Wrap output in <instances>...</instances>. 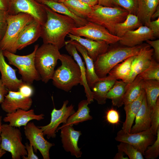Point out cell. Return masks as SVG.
Wrapping results in <instances>:
<instances>
[{"label": "cell", "instance_id": "1", "mask_svg": "<svg viewBox=\"0 0 159 159\" xmlns=\"http://www.w3.org/2000/svg\"><path fill=\"white\" fill-rule=\"evenodd\" d=\"M47 20L42 26L41 35L43 43L51 44L59 50L65 45V37L77 27L71 17L57 13L45 5Z\"/></svg>", "mask_w": 159, "mask_h": 159}, {"label": "cell", "instance_id": "2", "mask_svg": "<svg viewBox=\"0 0 159 159\" xmlns=\"http://www.w3.org/2000/svg\"><path fill=\"white\" fill-rule=\"evenodd\" d=\"M147 44L142 43L133 47H118L109 49L99 56L94 62L95 72L99 78L106 77L116 65L132 56L137 55Z\"/></svg>", "mask_w": 159, "mask_h": 159}, {"label": "cell", "instance_id": "3", "mask_svg": "<svg viewBox=\"0 0 159 159\" xmlns=\"http://www.w3.org/2000/svg\"><path fill=\"white\" fill-rule=\"evenodd\" d=\"M59 60L62 64L55 70L52 78L53 85L66 92L79 84L81 85L80 70L74 60L66 54H61Z\"/></svg>", "mask_w": 159, "mask_h": 159}, {"label": "cell", "instance_id": "4", "mask_svg": "<svg viewBox=\"0 0 159 159\" xmlns=\"http://www.w3.org/2000/svg\"><path fill=\"white\" fill-rule=\"evenodd\" d=\"M55 46L43 43L37 49L34 57L36 69L41 80L46 83L52 79L57 61L61 54Z\"/></svg>", "mask_w": 159, "mask_h": 159}, {"label": "cell", "instance_id": "5", "mask_svg": "<svg viewBox=\"0 0 159 159\" xmlns=\"http://www.w3.org/2000/svg\"><path fill=\"white\" fill-rule=\"evenodd\" d=\"M92 7V11L86 19L105 27L114 35L115 25L123 21L129 13L125 9L116 6H105L97 4Z\"/></svg>", "mask_w": 159, "mask_h": 159}, {"label": "cell", "instance_id": "6", "mask_svg": "<svg viewBox=\"0 0 159 159\" xmlns=\"http://www.w3.org/2000/svg\"><path fill=\"white\" fill-rule=\"evenodd\" d=\"M39 45H35L33 51L24 56L15 54L7 51H3V54L7 59L9 64L13 65L18 69L22 80L27 84L31 85L34 81L41 80L34 64V57Z\"/></svg>", "mask_w": 159, "mask_h": 159}, {"label": "cell", "instance_id": "7", "mask_svg": "<svg viewBox=\"0 0 159 159\" xmlns=\"http://www.w3.org/2000/svg\"><path fill=\"white\" fill-rule=\"evenodd\" d=\"M34 19L29 14L20 13L15 15L8 14L7 26L5 35L0 41V49L11 52L20 33L24 28Z\"/></svg>", "mask_w": 159, "mask_h": 159}, {"label": "cell", "instance_id": "8", "mask_svg": "<svg viewBox=\"0 0 159 159\" xmlns=\"http://www.w3.org/2000/svg\"><path fill=\"white\" fill-rule=\"evenodd\" d=\"M0 146L9 152L12 159H20L27 155L25 145L22 143L20 130L9 124H2Z\"/></svg>", "mask_w": 159, "mask_h": 159}, {"label": "cell", "instance_id": "9", "mask_svg": "<svg viewBox=\"0 0 159 159\" xmlns=\"http://www.w3.org/2000/svg\"><path fill=\"white\" fill-rule=\"evenodd\" d=\"M7 12L11 15L20 13L27 14L41 26L44 24L47 19L45 5L35 0H9Z\"/></svg>", "mask_w": 159, "mask_h": 159}, {"label": "cell", "instance_id": "10", "mask_svg": "<svg viewBox=\"0 0 159 159\" xmlns=\"http://www.w3.org/2000/svg\"><path fill=\"white\" fill-rule=\"evenodd\" d=\"M70 33L95 41H104L109 44H115L121 39V37L111 34L105 27L89 21L84 26L73 29Z\"/></svg>", "mask_w": 159, "mask_h": 159}, {"label": "cell", "instance_id": "11", "mask_svg": "<svg viewBox=\"0 0 159 159\" xmlns=\"http://www.w3.org/2000/svg\"><path fill=\"white\" fill-rule=\"evenodd\" d=\"M156 138V136L150 129L135 133L126 132L121 129L117 132L115 139L119 142L131 144L144 156L147 148L153 143Z\"/></svg>", "mask_w": 159, "mask_h": 159}, {"label": "cell", "instance_id": "12", "mask_svg": "<svg viewBox=\"0 0 159 159\" xmlns=\"http://www.w3.org/2000/svg\"><path fill=\"white\" fill-rule=\"evenodd\" d=\"M24 133L29 144L33 147L34 151H39L44 159H49V151L54 145L45 139L41 129L36 126L33 122H29L24 126Z\"/></svg>", "mask_w": 159, "mask_h": 159}, {"label": "cell", "instance_id": "13", "mask_svg": "<svg viewBox=\"0 0 159 159\" xmlns=\"http://www.w3.org/2000/svg\"><path fill=\"white\" fill-rule=\"evenodd\" d=\"M68 102V100L64 101L62 107L59 110L54 108L51 113L49 123L44 126H38L48 139L55 138L56 132L59 125L66 123L68 117L75 112L72 104L67 107Z\"/></svg>", "mask_w": 159, "mask_h": 159}, {"label": "cell", "instance_id": "14", "mask_svg": "<svg viewBox=\"0 0 159 159\" xmlns=\"http://www.w3.org/2000/svg\"><path fill=\"white\" fill-rule=\"evenodd\" d=\"M72 126L62 125L58 127L56 132L61 130L62 147L65 151L70 152L72 155L79 158L81 157L82 153L78 147V143L82 133L80 131L75 130Z\"/></svg>", "mask_w": 159, "mask_h": 159}, {"label": "cell", "instance_id": "15", "mask_svg": "<svg viewBox=\"0 0 159 159\" xmlns=\"http://www.w3.org/2000/svg\"><path fill=\"white\" fill-rule=\"evenodd\" d=\"M42 26L34 19L23 29L11 50L15 53L35 42L41 35Z\"/></svg>", "mask_w": 159, "mask_h": 159}, {"label": "cell", "instance_id": "16", "mask_svg": "<svg viewBox=\"0 0 159 159\" xmlns=\"http://www.w3.org/2000/svg\"><path fill=\"white\" fill-rule=\"evenodd\" d=\"M154 54L153 49L149 44L143 47L136 55L132 62L128 77L124 82H131L136 77L146 69L150 64Z\"/></svg>", "mask_w": 159, "mask_h": 159}, {"label": "cell", "instance_id": "17", "mask_svg": "<svg viewBox=\"0 0 159 159\" xmlns=\"http://www.w3.org/2000/svg\"><path fill=\"white\" fill-rule=\"evenodd\" d=\"M32 102L30 97L24 96L18 91H9L1 104V107L7 113L14 112L19 109L27 110L31 108Z\"/></svg>", "mask_w": 159, "mask_h": 159}, {"label": "cell", "instance_id": "18", "mask_svg": "<svg viewBox=\"0 0 159 159\" xmlns=\"http://www.w3.org/2000/svg\"><path fill=\"white\" fill-rule=\"evenodd\" d=\"M155 38L152 30L146 26L127 32L119 41L122 45L133 47L140 45L145 41L153 40Z\"/></svg>", "mask_w": 159, "mask_h": 159}, {"label": "cell", "instance_id": "19", "mask_svg": "<svg viewBox=\"0 0 159 159\" xmlns=\"http://www.w3.org/2000/svg\"><path fill=\"white\" fill-rule=\"evenodd\" d=\"M16 70L12 68L6 62L3 51L0 49L1 79L3 84L8 91H18L19 88L25 83L21 79H19L17 78Z\"/></svg>", "mask_w": 159, "mask_h": 159}, {"label": "cell", "instance_id": "20", "mask_svg": "<svg viewBox=\"0 0 159 159\" xmlns=\"http://www.w3.org/2000/svg\"><path fill=\"white\" fill-rule=\"evenodd\" d=\"M44 116L43 114H36L33 109L26 110L19 109L14 112L7 113L3 120L9 122L10 126L19 128L26 126L31 120H41L44 118Z\"/></svg>", "mask_w": 159, "mask_h": 159}, {"label": "cell", "instance_id": "21", "mask_svg": "<svg viewBox=\"0 0 159 159\" xmlns=\"http://www.w3.org/2000/svg\"><path fill=\"white\" fill-rule=\"evenodd\" d=\"M70 41H75L83 46L87 50L90 57L94 62L98 57L106 52L109 44L104 41H97L76 36L69 33L67 35Z\"/></svg>", "mask_w": 159, "mask_h": 159}, {"label": "cell", "instance_id": "22", "mask_svg": "<svg viewBox=\"0 0 159 159\" xmlns=\"http://www.w3.org/2000/svg\"><path fill=\"white\" fill-rule=\"evenodd\" d=\"M152 112L148 107L145 94L140 108L135 118V123L132 126L130 133H135L147 130L151 126Z\"/></svg>", "mask_w": 159, "mask_h": 159}, {"label": "cell", "instance_id": "23", "mask_svg": "<svg viewBox=\"0 0 159 159\" xmlns=\"http://www.w3.org/2000/svg\"><path fill=\"white\" fill-rule=\"evenodd\" d=\"M68 43H71L75 46L77 51L81 54L84 59L86 66V79L88 86L91 89L100 78L95 72L94 61L89 56L86 49L78 42L69 40L65 41V44Z\"/></svg>", "mask_w": 159, "mask_h": 159}, {"label": "cell", "instance_id": "24", "mask_svg": "<svg viewBox=\"0 0 159 159\" xmlns=\"http://www.w3.org/2000/svg\"><path fill=\"white\" fill-rule=\"evenodd\" d=\"M65 48L69 54L72 56L74 59L78 64L81 72L82 82L81 85L83 86L86 94V96L89 104L94 101L92 92L88 86L86 78V70L85 62L78 53L75 46L73 44L68 43L65 44Z\"/></svg>", "mask_w": 159, "mask_h": 159}, {"label": "cell", "instance_id": "25", "mask_svg": "<svg viewBox=\"0 0 159 159\" xmlns=\"http://www.w3.org/2000/svg\"><path fill=\"white\" fill-rule=\"evenodd\" d=\"M136 55L130 57L121 63L117 64L110 71L106 77L100 79L107 80H121L124 81L130 74L132 63Z\"/></svg>", "mask_w": 159, "mask_h": 159}, {"label": "cell", "instance_id": "26", "mask_svg": "<svg viewBox=\"0 0 159 159\" xmlns=\"http://www.w3.org/2000/svg\"><path fill=\"white\" fill-rule=\"evenodd\" d=\"M145 94L144 89L136 99L128 104L124 105L126 118L123 124L122 129L125 132L130 133L135 116L141 106Z\"/></svg>", "mask_w": 159, "mask_h": 159}, {"label": "cell", "instance_id": "27", "mask_svg": "<svg viewBox=\"0 0 159 159\" xmlns=\"http://www.w3.org/2000/svg\"><path fill=\"white\" fill-rule=\"evenodd\" d=\"M137 16L142 24L148 26L152 15L159 6V0H137Z\"/></svg>", "mask_w": 159, "mask_h": 159}, {"label": "cell", "instance_id": "28", "mask_svg": "<svg viewBox=\"0 0 159 159\" xmlns=\"http://www.w3.org/2000/svg\"><path fill=\"white\" fill-rule=\"evenodd\" d=\"M40 3L47 6L57 13L71 17L74 21L77 27L84 26L88 21L86 19L76 16L67 8L63 2H59L49 0H43L40 2Z\"/></svg>", "mask_w": 159, "mask_h": 159}, {"label": "cell", "instance_id": "29", "mask_svg": "<svg viewBox=\"0 0 159 159\" xmlns=\"http://www.w3.org/2000/svg\"><path fill=\"white\" fill-rule=\"evenodd\" d=\"M89 104L87 100L81 101L78 105L77 111L68 117L63 125H77L80 122L92 120V117L90 114V108L88 106Z\"/></svg>", "mask_w": 159, "mask_h": 159}, {"label": "cell", "instance_id": "30", "mask_svg": "<svg viewBox=\"0 0 159 159\" xmlns=\"http://www.w3.org/2000/svg\"><path fill=\"white\" fill-rule=\"evenodd\" d=\"M115 81L102 80L99 78L91 88L94 100L98 104L103 105L106 103L107 95Z\"/></svg>", "mask_w": 159, "mask_h": 159}, {"label": "cell", "instance_id": "31", "mask_svg": "<svg viewBox=\"0 0 159 159\" xmlns=\"http://www.w3.org/2000/svg\"><path fill=\"white\" fill-rule=\"evenodd\" d=\"M142 25L137 16L129 13L123 21L115 25V35L121 37L127 31L135 29Z\"/></svg>", "mask_w": 159, "mask_h": 159}, {"label": "cell", "instance_id": "32", "mask_svg": "<svg viewBox=\"0 0 159 159\" xmlns=\"http://www.w3.org/2000/svg\"><path fill=\"white\" fill-rule=\"evenodd\" d=\"M127 83L116 80L107 95V98L111 100L112 105L118 107L124 105L125 87Z\"/></svg>", "mask_w": 159, "mask_h": 159}, {"label": "cell", "instance_id": "33", "mask_svg": "<svg viewBox=\"0 0 159 159\" xmlns=\"http://www.w3.org/2000/svg\"><path fill=\"white\" fill-rule=\"evenodd\" d=\"M143 87L145 92L148 105L152 111L159 98V81L143 80Z\"/></svg>", "mask_w": 159, "mask_h": 159}, {"label": "cell", "instance_id": "34", "mask_svg": "<svg viewBox=\"0 0 159 159\" xmlns=\"http://www.w3.org/2000/svg\"><path fill=\"white\" fill-rule=\"evenodd\" d=\"M143 80L137 76L131 83L127 84L124 98V105H127L138 98L143 90Z\"/></svg>", "mask_w": 159, "mask_h": 159}, {"label": "cell", "instance_id": "35", "mask_svg": "<svg viewBox=\"0 0 159 159\" xmlns=\"http://www.w3.org/2000/svg\"><path fill=\"white\" fill-rule=\"evenodd\" d=\"M65 6L76 16L86 19L92 10V6L78 0H65Z\"/></svg>", "mask_w": 159, "mask_h": 159}, {"label": "cell", "instance_id": "36", "mask_svg": "<svg viewBox=\"0 0 159 159\" xmlns=\"http://www.w3.org/2000/svg\"><path fill=\"white\" fill-rule=\"evenodd\" d=\"M143 80H155L159 81V64L153 58L149 66L137 75Z\"/></svg>", "mask_w": 159, "mask_h": 159}, {"label": "cell", "instance_id": "37", "mask_svg": "<svg viewBox=\"0 0 159 159\" xmlns=\"http://www.w3.org/2000/svg\"><path fill=\"white\" fill-rule=\"evenodd\" d=\"M118 150L127 155L130 159H144L143 155L132 145L127 143L120 142L117 146Z\"/></svg>", "mask_w": 159, "mask_h": 159}, {"label": "cell", "instance_id": "38", "mask_svg": "<svg viewBox=\"0 0 159 159\" xmlns=\"http://www.w3.org/2000/svg\"><path fill=\"white\" fill-rule=\"evenodd\" d=\"M114 4L119 6L129 13L137 16L138 11L137 0H113Z\"/></svg>", "mask_w": 159, "mask_h": 159}, {"label": "cell", "instance_id": "39", "mask_svg": "<svg viewBox=\"0 0 159 159\" xmlns=\"http://www.w3.org/2000/svg\"><path fill=\"white\" fill-rule=\"evenodd\" d=\"M159 129V98L153 107L151 116V126L150 130L152 133L156 136Z\"/></svg>", "mask_w": 159, "mask_h": 159}, {"label": "cell", "instance_id": "40", "mask_svg": "<svg viewBox=\"0 0 159 159\" xmlns=\"http://www.w3.org/2000/svg\"><path fill=\"white\" fill-rule=\"evenodd\" d=\"M159 155V129L158 130L156 140L147 148L144 156L146 159H155Z\"/></svg>", "mask_w": 159, "mask_h": 159}, {"label": "cell", "instance_id": "41", "mask_svg": "<svg viewBox=\"0 0 159 159\" xmlns=\"http://www.w3.org/2000/svg\"><path fill=\"white\" fill-rule=\"evenodd\" d=\"M7 11L0 10V41L4 37L7 26Z\"/></svg>", "mask_w": 159, "mask_h": 159}, {"label": "cell", "instance_id": "42", "mask_svg": "<svg viewBox=\"0 0 159 159\" xmlns=\"http://www.w3.org/2000/svg\"><path fill=\"white\" fill-rule=\"evenodd\" d=\"M106 119L109 123L115 125L117 124L120 120V115L118 112L113 109L109 110L106 113Z\"/></svg>", "mask_w": 159, "mask_h": 159}, {"label": "cell", "instance_id": "43", "mask_svg": "<svg viewBox=\"0 0 159 159\" xmlns=\"http://www.w3.org/2000/svg\"><path fill=\"white\" fill-rule=\"evenodd\" d=\"M18 91L24 96L28 97H30L33 93V89L30 85L26 83L19 88Z\"/></svg>", "mask_w": 159, "mask_h": 159}, {"label": "cell", "instance_id": "44", "mask_svg": "<svg viewBox=\"0 0 159 159\" xmlns=\"http://www.w3.org/2000/svg\"><path fill=\"white\" fill-rule=\"evenodd\" d=\"M26 149L27 152L26 156L22 157L23 159H38L39 158L34 153L33 146L28 143L25 144Z\"/></svg>", "mask_w": 159, "mask_h": 159}, {"label": "cell", "instance_id": "45", "mask_svg": "<svg viewBox=\"0 0 159 159\" xmlns=\"http://www.w3.org/2000/svg\"><path fill=\"white\" fill-rule=\"evenodd\" d=\"M153 32L155 37L159 36V17L157 19L150 21L148 26Z\"/></svg>", "mask_w": 159, "mask_h": 159}, {"label": "cell", "instance_id": "46", "mask_svg": "<svg viewBox=\"0 0 159 159\" xmlns=\"http://www.w3.org/2000/svg\"><path fill=\"white\" fill-rule=\"evenodd\" d=\"M146 43L154 48V54L157 62L159 61V39L148 40Z\"/></svg>", "mask_w": 159, "mask_h": 159}, {"label": "cell", "instance_id": "47", "mask_svg": "<svg viewBox=\"0 0 159 159\" xmlns=\"http://www.w3.org/2000/svg\"><path fill=\"white\" fill-rule=\"evenodd\" d=\"M8 92L9 91L3 85L0 78V104H1L3 101L5 95L8 93Z\"/></svg>", "mask_w": 159, "mask_h": 159}, {"label": "cell", "instance_id": "48", "mask_svg": "<svg viewBox=\"0 0 159 159\" xmlns=\"http://www.w3.org/2000/svg\"><path fill=\"white\" fill-rule=\"evenodd\" d=\"M98 4L103 6L114 7L115 5L114 4L113 0H97Z\"/></svg>", "mask_w": 159, "mask_h": 159}, {"label": "cell", "instance_id": "49", "mask_svg": "<svg viewBox=\"0 0 159 159\" xmlns=\"http://www.w3.org/2000/svg\"><path fill=\"white\" fill-rule=\"evenodd\" d=\"M9 0H0V10L7 11L8 7Z\"/></svg>", "mask_w": 159, "mask_h": 159}, {"label": "cell", "instance_id": "50", "mask_svg": "<svg viewBox=\"0 0 159 159\" xmlns=\"http://www.w3.org/2000/svg\"><path fill=\"white\" fill-rule=\"evenodd\" d=\"M65 0H59L58 2H62ZM93 6L98 4L97 0H78Z\"/></svg>", "mask_w": 159, "mask_h": 159}, {"label": "cell", "instance_id": "51", "mask_svg": "<svg viewBox=\"0 0 159 159\" xmlns=\"http://www.w3.org/2000/svg\"><path fill=\"white\" fill-rule=\"evenodd\" d=\"M124 153L118 150V152L114 157V159H128V157L124 156Z\"/></svg>", "mask_w": 159, "mask_h": 159}, {"label": "cell", "instance_id": "52", "mask_svg": "<svg viewBox=\"0 0 159 159\" xmlns=\"http://www.w3.org/2000/svg\"><path fill=\"white\" fill-rule=\"evenodd\" d=\"M159 16V6L157 7L156 10L153 13L151 17V19L154 20L157 18H158Z\"/></svg>", "mask_w": 159, "mask_h": 159}, {"label": "cell", "instance_id": "53", "mask_svg": "<svg viewBox=\"0 0 159 159\" xmlns=\"http://www.w3.org/2000/svg\"><path fill=\"white\" fill-rule=\"evenodd\" d=\"M6 153V151L0 146V158L2 157Z\"/></svg>", "mask_w": 159, "mask_h": 159}, {"label": "cell", "instance_id": "54", "mask_svg": "<svg viewBox=\"0 0 159 159\" xmlns=\"http://www.w3.org/2000/svg\"><path fill=\"white\" fill-rule=\"evenodd\" d=\"M2 117L1 116H0V144L1 142V130L2 127Z\"/></svg>", "mask_w": 159, "mask_h": 159}, {"label": "cell", "instance_id": "55", "mask_svg": "<svg viewBox=\"0 0 159 159\" xmlns=\"http://www.w3.org/2000/svg\"><path fill=\"white\" fill-rule=\"evenodd\" d=\"M36 1L40 3V2L43 0H35ZM52 1H57V2H58L59 0H49Z\"/></svg>", "mask_w": 159, "mask_h": 159}]
</instances>
